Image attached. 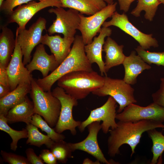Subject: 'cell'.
Returning <instances> with one entry per match:
<instances>
[{
  "label": "cell",
  "mask_w": 164,
  "mask_h": 164,
  "mask_svg": "<svg viewBox=\"0 0 164 164\" xmlns=\"http://www.w3.org/2000/svg\"><path fill=\"white\" fill-rule=\"evenodd\" d=\"M104 77L94 71L71 72L57 81L58 86L77 100L85 98L91 93L104 84Z\"/></svg>",
  "instance_id": "3"
},
{
  "label": "cell",
  "mask_w": 164,
  "mask_h": 164,
  "mask_svg": "<svg viewBox=\"0 0 164 164\" xmlns=\"http://www.w3.org/2000/svg\"><path fill=\"white\" fill-rule=\"evenodd\" d=\"M111 18L109 21L104 22L102 26L106 27L114 26L119 28L134 38L144 50L150 49L151 47L155 48L159 46L158 41L152 37V34H146L140 31L129 21L127 15L124 13L121 14L116 11Z\"/></svg>",
  "instance_id": "11"
},
{
  "label": "cell",
  "mask_w": 164,
  "mask_h": 164,
  "mask_svg": "<svg viewBox=\"0 0 164 164\" xmlns=\"http://www.w3.org/2000/svg\"><path fill=\"white\" fill-rule=\"evenodd\" d=\"M8 123L5 116L0 115V130L6 132L10 136L12 140L10 144V149L15 151L17 148L19 141L21 139L28 138V131L26 128H22L20 131L15 130L10 127Z\"/></svg>",
  "instance_id": "28"
},
{
  "label": "cell",
  "mask_w": 164,
  "mask_h": 164,
  "mask_svg": "<svg viewBox=\"0 0 164 164\" xmlns=\"http://www.w3.org/2000/svg\"><path fill=\"white\" fill-rule=\"evenodd\" d=\"M137 0V6L132 11L131 14L136 17H139L141 12L144 11L145 18L150 21H152L158 6L161 4L159 0Z\"/></svg>",
  "instance_id": "27"
},
{
  "label": "cell",
  "mask_w": 164,
  "mask_h": 164,
  "mask_svg": "<svg viewBox=\"0 0 164 164\" xmlns=\"http://www.w3.org/2000/svg\"><path fill=\"white\" fill-rule=\"evenodd\" d=\"M120 6V9L125 12L129 10L131 3L135 0H117Z\"/></svg>",
  "instance_id": "38"
},
{
  "label": "cell",
  "mask_w": 164,
  "mask_h": 164,
  "mask_svg": "<svg viewBox=\"0 0 164 164\" xmlns=\"http://www.w3.org/2000/svg\"><path fill=\"white\" fill-rule=\"evenodd\" d=\"M159 88L153 93L152 97L154 103L164 107V77L160 79Z\"/></svg>",
  "instance_id": "34"
},
{
  "label": "cell",
  "mask_w": 164,
  "mask_h": 164,
  "mask_svg": "<svg viewBox=\"0 0 164 164\" xmlns=\"http://www.w3.org/2000/svg\"><path fill=\"white\" fill-rule=\"evenodd\" d=\"M29 93L34 105L35 114L43 117L52 128L55 127L60 115L61 104L50 91H43L33 78Z\"/></svg>",
  "instance_id": "4"
},
{
  "label": "cell",
  "mask_w": 164,
  "mask_h": 164,
  "mask_svg": "<svg viewBox=\"0 0 164 164\" xmlns=\"http://www.w3.org/2000/svg\"><path fill=\"white\" fill-rule=\"evenodd\" d=\"M50 149L60 162L66 163L68 159L72 157V152L69 148L67 143L63 140L54 142Z\"/></svg>",
  "instance_id": "30"
},
{
  "label": "cell",
  "mask_w": 164,
  "mask_h": 164,
  "mask_svg": "<svg viewBox=\"0 0 164 164\" xmlns=\"http://www.w3.org/2000/svg\"><path fill=\"white\" fill-rule=\"evenodd\" d=\"M26 158L30 164H43L44 162L40 157L37 156L31 148L27 149L25 151Z\"/></svg>",
  "instance_id": "36"
},
{
  "label": "cell",
  "mask_w": 164,
  "mask_h": 164,
  "mask_svg": "<svg viewBox=\"0 0 164 164\" xmlns=\"http://www.w3.org/2000/svg\"><path fill=\"white\" fill-rule=\"evenodd\" d=\"M116 118L122 121L149 120L162 123L164 122V107L153 102L146 107L131 104L121 112L117 114Z\"/></svg>",
  "instance_id": "12"
},
{
  "label": "cell",
  "mask_w": 164,
  "mask_h": 164,
  "mask_svg": "<svg viewBox=\"0 0 164 164\" xmlns=\"http://www.w3.org/2000/svg\"><path fill=\"white\" fill-rule=\"evenodd\" d=\"M53 95L60 101L61 104L60 112L56 125L54 128L57 132L61 134L66 130H69L72 135H76V128L81 121L75 120L73 116V109L78 104L77 100L66 93L61 88L57 86L54 89Z\"/></svg>",
  "instance_id": "6"
},
{
  "label": "cell",
  "mask_w": 164,
  "mask_h": 164,
  "mask_svg": "<svg viewBox=\"0 0 164 164\" xmlns=\"http://www.w3.org/2000/svg\"><path fill=\"white\" fill-rule=\"evenodd\" d=\"M104 77V84L93 91V94L99 97L109 95L112 97L119 105L118 113L128 105L137 102L134 96V89L131 85L123 79H113L107 76Z\"/></svg>",
  "instance_id": "5"
},
{
  "label": "cell",
  "mask_w": 164,
  "mask_h": 164,
  "mask_svg": "<svg viewBox=\"0 0 164 164\" xmlns=\"http://www.w3.org/2000/svg\"><path fill=\"white\" fill-rule=\"evenodd\" d=\"M101 162L98 160H97L96 161L94 162L88 158L85 159L83 162V164H100Z\"/></svg>",
  "instance_id": "40"
},
{
  "label": "cell",
  "mask_w": 164,
  "mask_h": 164,
  "mask_svg": "<svg viewBox=\"0 0 164 164\" xmlns=\"http://www.w3.org/2000/svg\"><path fill=\"white\" fill-rule=\"evenodd\" d=\"M135 50L138 54L149 64H154L164 67V52H149L143 49L140 46H138Z\"/></svg>",
  "instance_id": "31"
},
{
  "label": "cell",
  "mask_w": 164,
  "mask_h": 164,
  "mask_svg": "<svg viewBox=\"0 0 164 164\" xmlns=\"http://www.w3.org/2000/svg\"><path fill=\"white\" fill-rule=\"evenodd\" d=\"M35 114L33 103L27 96L23 101L10 109L5 117L8 123L22 122L28 125L31 123Z\"/></svg>",
  "instance_id": "21"
},
{
  "label": "cell",
  "mask_w": 164,
  "mask_h": 164,
  "mask_svg": "<svg viewBox=\"0 0 164 164\" xmlns=\"http://www.w3.org/2000/svg\"><path fill=\"white\" fill-rule=\"evenodd\" d=\"M117 4L115 2L108 4L101 10L88 16H85L80 13V22L78 30L81 32L85 45L92 41L94 38L99 33L101 26L106 19L111 17L116 11Z\"/></svg>",
  "instance_id": "8"
},
{
  "label": "cell",
  "mask_w": 164,
  "mask_h": 164,
  "mask_svg": "<svg viewBox=\"0 0 164 164\" xmlns=\"http://www.w3.org/2000/svg\"><path fill=\"white\" fill-rule=\"evenodd\" d=\"M34 0H5L0 7L1 10L10 15L13 11V9L18 6ZM39 1L42 0H38Z\"/></svg>",
  "instance_id": "33"
},
{
  "label": "cell",
  "mask_w": 164,
  "mask_h": 164,
  "mask_svg": "<svg viewBox=\"0 0 164 164\" xmlns=\"http://www.w3.org/2000/svg\"><path fill=\"white\" fill-rule=\"evenodd\" d=\"M0 35V66L6 68L11 59L15 45V39L12 30L2 26Z\"/></svg>",
  "instance_id": "23"
},
{
  "label": "cell",
  "mask_w": 164,
  "mask_h": 164,
  "mask_svg": "<svg viewBox=\"0 0 164 164\" xmlns=\"http://www.w3.org/2000/svg\"><path fill=\"white\" fill-rule=\"evenodd\" d=\"M114 129H110L107 140L108 153L114 157L120 153L119 148L127 144L131 149V156L135 153V149L140 142L143 133L157 128H164L162 123L152 120H144L137 121H119Z\"/></svg>",
  "instance_id": "1"
},
{
  "label": "cell",
  "mask_w": 164,
  "mask_h": 164,
  "mask_svg": "<svg viewBox=\"0 0 164 164\" xmlns=\"http://www.w3.org/2000/svg\"><path fill=\"white\" fill-rule=\"evenodd\" d=\"M112 33V30L109 27L101 28L99 35L95 36L90 43L85 45L84 50L88 60L92 64L95 63L98 65L101 75L107 76L105 69L104 62L102 58V51L106 37L110 36Z\"/></svg>",
  "instance_id": "16"
},
{
  "label": "cell",
  "mask_w": 164,
  "mask_h": 164,
  "mask_svg": "<svg viewBox=\"0 0 164 164\" xmlns=\"http://www.w3.org/2000/svg\"><path fill=\"white\" fill-rule=\"evenodd\" d=\"M46 22L44 18L40 17L28 29L16 30L15 39L21 49L24 65L31 61L32 51L36 46L40 43L42 33L46 29Z\"/></svg>",
  "instance_id": "9"
},
{
  "label": "cell",
  "mask_w": 164,
  "mask_h": 164,
  "mask_svg": "<svg viewBox=\"0 0 164 164\" xmlns=\"http://www.w3.org/2000/svg\"><path fill=\"white\" fill-rule=\"evenodd\" d=\"M108 4H112L114 3L113 0H104Z\"/></svg>",
  "instance_id": "41"
},
{
  "label": "cell",
  "mask_w": 164,
  "mask_h": 164,
  "mask_svg": "<svg viewBox=\"0 0 164 164\" xmlns=\"http://www.w3.org/2000/svg\"><path fill=\"white\" fill-rule=\"evenodd\" d=\"M43 162L47 164H56L57 160L53 153L47 149L42 150L39 155Z\"/></svg>",
  "instance_id": "35"
},
{
  "label": "cell",
  "mask_w": 164,
  "mask_h": 164,
  "mask_svg": "<svg viewBox=\"0 0 164 164\" xmlns=\"http://www.w3.org/2000/svg\"><path fill=\"white\" fill-rule=\"evenodd\" d=\"M122 64L125 71L123 80L131 85L136 83L138 76L144 70L151 68L139 55H136L134 50L131 52L128 56H126Z\"/></svg>",
  "instance_id": "19"
},
{
  "label": "cell",
  "mask_w": 164,
  "mask_h": 164,
  "mask_svg": "<svg viewBox=\"0 0 164 164\" xmlns=\"http://www.w3.org/2000/svg\"><path fill=\"white\" fill-rule=\"evenodd\" d=\"M62 7L59 0H42L39 2L32 1L26 5L19 6L9 15V23L15 22L20 31L26 29V24L40 10L49 7Z\"/></svg>",
  "instance_id": "13"
},
{
  "label": "cell",
  "mask_w": 164,
  "mask_h": 164,
  "mask_svg": "<svg viewBox=\"0 0 164 164\" xmlns=\"http://www.w3.org/2000/svg\"><path fill=\"white\" fill-rule=\"evenodd\" d=\"M15 41L13 53L6 68L11 91L21 83H31L33 78L31 73L25 67L22 60L23 56L21 49L16 39Z\"/></svg>",
  "instance_id": "15"
},
{
  "label": "cell",
  "mask_w": 164,
  "mask_h": 164,
  "mask_svg": "<svg viewBox=\"0 0 164 164\" xmlns=\"http://www.w3.org/2000/svg\"><path fill=\"white\" fill-rule=\"evenodd\" d=\"M63 8L73 9L82 14L91 15L107 5L104 0H59Z\"/></svg>",
  "instance_id": "24"
},
{
  "label": "cell",
  "mask_w": 164,
  "mask_h": 164,
  "mask_svg": "<svg viewBox=\"0 0 164 164\" xmlns=\"http://www.w3.org/2000/svg\"><path fill=\"white\" fill-rule=\"evenodd\" d=\"M124 47L122 45H118L109 36L107 37L103 48V51L105 53L104 64L107 73L113 67L122 64L126 57L123 53Z\"/></svg>",
  "instance_id": "22"
},
{
  "label": "cell",
  "mask_w": 164,
  "mask_h": 164,
  "mask_svg": "<svg viewBox=\"0 0 164 164\" xmlns=\"http://www.w3.org/2000/svg\"><path fill=\"white\" fill-rule=\"evenodd\" d=\"M48 11L56 15V19L47 30L50 35L61 33L66 38H74L80 22V13L71 8L65 10L62 7L50 9Z\"/></svg>",
  "instance_id": "7"
},
{
  "label": "cell",
  "mask_w": 164,
  "mask_h": 164,
  "mask_svg": "<svg viewBox=\"0 0 164 164\" xmlns=\"http://www.w3.org/2000/svg\"><path fill=\"white\" fill-rule=\"evenodd\" d=\"M31 123L44 131L47 135L54 142L64 140L65 136L62 134L56 132L42 118L41 116L35 114L32 117Z\"/></svg>",
  "instance_id": "29"
},
{
  "label": "cell",
  "mask_w": 164,
  "mask_h": 164,
  "mask_svg": "<svg viewBox=\"0 0 164 164\" xmlns=\"http://www.w3.org/2000/svg\"><path fill=\"white\" fill-rule=\"evenodd\" d=\"M85 45L81 36L76 35L71 50L62 63L47 77L36 79L39 86L45 91H50L54 83L68 73L78 71H93L85 51Z\"/></svg>",
  "instance_id": "2"
},
{
  "label": "cell",
  "mask_w": 164,
  "mask_h": 164,
  "mask_svg": "<svg viewBox=\"0 0 164 164\" xmlns=\"http://www.w3.org/2000/svg\"><path fill=\"white\" fill-rule=\"evenodd\" d=\"M31 89V83H22L7 95L0 98V115L5 116L10 109L24 100Z\"/></svg>",
  "instance_id": "20"
},
{
  "label": "cell",
  "mask_w": 164,
  "mask_h": 164,
  "mask_svg": "<svg viewBox=\"0 0 164 164\" xmlns=\"http://www.w3.org/2000/svg\"><path fill=\"white\" fill-rule=\"evenodd\" d=\"M87 127L88 134L84 140L77 143H67L71 150L72 152L76 150L86 152L103 163H116L112 160L108 161L106 159L98 145L97 135L102 128L100 121L93 122L88 125Z\"/></svg>",
  "instance_id": "14"
},
{
  "label": "cell",
  "mask_w": 164,
  "mask_h": 164,
  "mask_svg": "<svg viewBox=\"0 0 164 164\" xmlns=\"http://www.w3.org/2000/svg\"><path fill=\"white\" fill-rule=\"evenodd\" d=\"M38 128L31 123L27 125L26 128L28 131V138L26 144L39 147L45 145L48 148L50 149L54 141L47 135L40 132Z\"/></svg>",
  "instance_id": "25"
},
{
  "label": "cell",
  "mask_w": 164,
  "mask_h": 164,
  "mask_svg": "<svg viewBox=\"0 0 164 164\" xmlns=\"http://www.w3.org/2000/svg\"><path fill=\"white\" fill-rule=\"evenodd\" d=\"M11 91L10 87L0 84V98L5 96Z\"/></svg>",
  "instance_id": "39"
},
{
  "label": "cell",
  "mask_w": 164,
  "mask_h": 164,
  "mask_svg": "<svg viewBox=\"0 0 164 164\" xmlns=\"http://www.w3.org/2000/svg\"><path fill=\"white\" fill-rule=\"evenodd\" d=\"M59 65L54 55L47 54L44 45L40 43L37 46L32 60L26 67L31 73L35 70H39L44 78L48 75L50 71H54Z\"/></svg>",
  "instance_id": "17"
},
{
  "label": "cell",
  "mask_w": 164,
  "mask_h": 164,
  "mask_svg": "<svg viewBox=\"0 0 164 164\" xmlns=\"http://www.w3.org/2000/svg\"><path fill=\"white\" fill-rule=\"evenodd\" d=\"M161 4H162L164 5V0H159Z\"/></svg>",
  "instance_id": "43"
},
{
  "label": "cell",
  "mask_w": 164,
  "mask_h": 164,
  "mask_svg": "<svg viewBox=\"0 0 164 164\" xmlns=\"http://www.w3.org/2000/svg\"><path fill=\"white\" fill-rule=\"evenodd\" d=\"M117 103L112 97L109 96L103 105L91 111L88 117L81 122L78 127L80 131L83 132L88 125L96 121H102L101 129L105 134L108 133L110 128L112 129L116 128L117 125L115 120Z\"/></svg>",
  "instance_id": "10"
},
{
  "label": "cell",
  "mask_w": 164,
  "mask_h": 164,
  "mask_svg": "<svg viewBox=\"0 0 164 164\" xmlns=\"http://www.w3.org/2000/svg\"><path fill=\"white\" fill-rule=\"evenodd\" d=\"M0 84L10 87L6 68L0 66Z\"/></svg>",
  "instance_id": "37"
},
{
  "label": "cell",
  "mask_w": 164,
  "mask_h": 164,
  "mask_svg": "<svg viewBox=\"0 0 164 164\" xmlns=\"http://www.w3.org/2000/svg\"><path fill=\"white\" fill-rule=\"evenodd\" d=\"M74 38H63L58 35L51 36L46 34L42 36L40 43L49 47L51 53L60 64L69 54Z\"/></svg>",
  "instance_id": "18"
},
{
  "label": "cell",
  "mask_w": 164,
  "mask_h": 164,
  "mask_svg": "<svg viewBox=\"0 0 164 164\" xmlns=\"http://www.w3.org/2000/svg\"><path fill=\"white\" fill-rule=\"evenodd\" d=\"M0 154L4 161L9 164H30L27 158L23 156L3 150Z\"/></svg>",
  "instance_id": "32"
},
{
  "label": "cell",
  "mask_w": 164,
  "mask_h": 164,
  "mask_svg": "<svg viewBox=\"0 0 164 164\" xmlns=\"http://www.w3.org/2000/svg\"><path fill=\"white\" fill-rule=\"evenodd\" d=\"M5 0H0V7H1L2 5L3 2L5 1Z\"/></svg>",
  "instance_id": "42"
},
{
  "label": "cell",
  "mask_w": 164,
  "mask_h": 164,
  "mask_svg": "<svg viewBox=\"0 0 164 164\" xmlns=\"http://www.w3.org/2000/svg\"><path fill=\"white\" fill-rule=\"evenodd\" d=\"M147 132L152 143L151 150L153 157L150 163L156 164L164 151V135L162 131L159 132L156 128L149 130Z\"/></svg>",
  "instance_id": "26"
}]
</instances>
